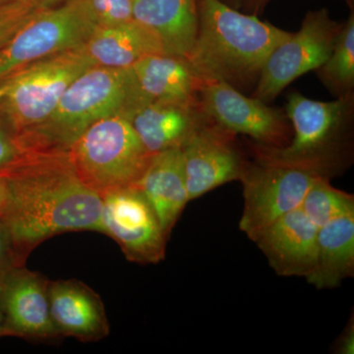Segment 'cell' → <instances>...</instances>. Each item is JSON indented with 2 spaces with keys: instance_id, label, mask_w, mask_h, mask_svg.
Masks as SVG:
<instances>
[{
  "instance_id": "1",
  "label": "cell",
  "mask_w": 354,
  "mask_h": 354,
  "mask_svg": "<svg viewBox=\"0 0 354 354\" xmlns=\"http://www.w3.org/2000/svg\"><path fill=\"white\" fill-rule=\"evenodd\" d=\"M6 183L2 221L13 256L25 264L39 244L67 232L104 234L102 197L83 183L67 152L28 153L0 169Z\"/></svg>"
},
{
  "instance_id": "2",
  "label": "cell",
  "mask_w": 354,
  "mask_h": 354,
  "mask_svg": "<svg viewBox=\"0 0 354 354\" xmlns=\"http://www.w3.org/2000/svg\"><path fill=\"white\" fill-rule=\"evenodd\" d=\"M198 18L186 60L200 81L223 80L234 87L258 81L272 51L291 35L223 0H201Z\"/></svg>"
},
{
  "instance_id": "3",
  "label": "cell",
  "mask_w": 354,
  "mask_h": 354,
  "mask_svg": "<svg viewBox=\"0 0 354 354\" xmlns=\"http://www.w3.org/2000/svg\"><path fill=\"white\" fill-rule=\"evenodd\" d=\"M149 104L130 68L93 66L65 91L50 118L17 137L21 152H67L88 127L113 115L129 120Z\"/></svg>"
},
{
  "instance_id": "4",
  "label": "cell",
  "mask_w": 354,
  "mask_h": 354,
  "mask_svg": "<svg viewBox=\"0 0 354 354\" xmlns=\"http://www.w3.org/2000/svg\"><path fill=\"white\" fill-rule=\"evenodd\" d=\"M67 153L76 174L100 196L136 186L152 158L129 120L120 114L88 127Z\"/></svg>"
},
{
  "instance_id": "5",
  "label": "cell",
  "mask_w": 354,
  "mask_h": 354,
  "mask_svg": "<svg viewBox=\"0 0 354 354\" xmlns=\"http://www.w3.org/2000/svg\"><path fill=\"white\" fill-rule=\"evenodd\" d=\"M327 162H293L268 157L258 151L256 164L244 167V209L239 228L252 241L261 230L301 207L317 179L328 176Z\"/></svg>"
},
{
  "instance_id": "6",
  "label": "cell",
  "mask_w": 354,
  "mask_h": 354,
  "mask_svg": "<svg viewBox=\"0 0 354 354\" xmlns=\"http://www.w3.org/2000/svg\"><path fill=\"white\" fill-rule=\"evenodd\" d=\"M95 66L84 46L30 65L11 77L0 100L2 116L16 137L32 131L50 118L65 91Z\"/></svg>"
},
{
  "instance_id": "7",
  "label": "cell",
  "mask_w": 354,
  "mask_h": 354,
  "mask_svg": "<svg viewBox=\"0 0 354 354\" xmlns=\"http://www.w3.org/2000/svg\"><path fill=\"white\" fill-rule=\"evenodd\" d=\"M95 27L82 0H62L39 11L0 48V85L39 60L81 48Z\"/></svg>"
},
{
  "instance_id": "8",
  "label": "cell",
  "mask_w": 354,
  "mask_h": 354,
  "mask_svg": "<svg viewBox=\"0 0 354 354\" xmlns=\"http://www.w3.org/2000/svg\"><path fill=\"white\" fill-rule=\"evenodd\" d=\"M342 27L326 9L310 11L299 31L291 32L268 57L254 97L272 101L298 77L320 68L332 53Z\"/></svg>"
},
{
  "instance_id": "9",
  "label": "cell",
  "mask_w": 354,
  "mask_h": 354,
  "mask_svg": "<svg viewBox=\"0 0 354 354\" xmlns=\"http://www.w3.org/2000/svg\"><path fill=\"white\" fill-rule=\"evenodd\" d=\"M101 197L104 234L116 241L127 259L141 265L162 262L169 239L142 191L129 186Z\"/></svg>"
},
{
  "instance_id": "10",
  "label": "cell",
  "mask_w": 354,
  "mask_h": 354,
  "mask_svg": "<svg viewBox=\"0 0 354 354\" xmlns=\"http://www.w3.org/2000/svg\"><path fill=\"white\" fill-rule=\"evenodd\" d=\"M198 95L203 111L228 131L248 135L270 148L288 144L290 131L285 115L265 102L246 97L223 80L200 81Z\"/></svg>"
},
{
  "instance_id": "11",
  "label": "cell",
  "mask_w": 354,
  "mask_h": 354,
  "mask_svg": "<svg viewBox=\"0 0 354 354\" xmlns=\"http://www.w3.org/2000/svg\"><path fill=\"white\" fill-rule=\"evenodd\" d=\"M349 101L351 95L321 102L293 93L286 104V114L295 131L292 139L281 148L260 145L258 151L285 162H327L330 147L348 113Z\"/></svg>"
},
{
  "instance_id": "12",
  "label": "cell",
  "mask_w": 354,
  "mask_h": 354,
  "mask_svg": "<svg viewBox=\"0 0 354 354\" xmlns=\"http://www.w3.org/2000/svg\"><path fill=\"white\" fill-rule=\"evenodd\" d=\"M234 135L209 118L181 147L189 202L241 179L246 162L235 148Z\"/></svg>"
},
{
  "instance_id": "13",
  "label": "cell",
  "mask_w": 354,
  "mask_h": 354,
  "mask_svg": "<svg viewBox=\"0 0 354 354\" xmlns=\"http://www.w3.org/2000/svg\"><path fill=\"white\" fill-rule=\"evenodd\" d=\"M48 283L50 279L25 264L9 269L2 290L3 337L34 342L62 337L50 316Z\"/></svg>"
},
{
  "instance_id": "14",
  "label": "cell",
  "mask_w": 354,
  "mask_h": 354,
  "mask_svg": "<svg viewBox=\"0 0 354 354\" xmlns=\"http://www.w3.org/2000/svg\"><path fill=\"white\" fill-rule=\"evenodd\" d=\"M318 230L299 207L261 230L252 241L279 276L306 278L315 266Z\"/></svg>"
},
{
  "instance_id": "15",
  "label": "cell",
  "mask_w": 354,
  "mask_h": 354,
  "mask_svg": "<svg viewBox=\"0 0 354 354\" xmlns=\"http://www.w3.org/2000/svg\"><path fill=\"white\" fill-rule=\"evenodd\" d=\"M50 316L62 337L95 342L109 335L104 302L90 286L78 279L48 283Z\"/></svg>"
},
{
  "instance_id": "16",
  "label": "cell",
  "mask_w": 354,
  "mask_h": 354,
  "mask_svg": "<svg viewBox=\"0 0 354 354\" xmlns=\"http://www.w3.org/2000/svg\"><path fill=\"white\" fill-rule=\"evenodd\" d=\"M209 120L199 102L187 104L149 102L129 118L140 141L152 156L181 148Z\"/></svg>"
},
{
  "instance_id": "17",
  "label": "cell",
  "mask_w": 354,
  "mask_h": 354,
  "mask_svg": "<svg viewBox=\"0 0 354 354\" xmlns=\"http://www.w3.org/2000/svg\"><path fill=\"white\" fill-rule=\"evenodd\" d=\"M135 187L150 202L167 239L189 202L181 148L153 155Z\"/></svg>"
},
{
  "instance_id": "18",
  "label": "cell",
  "mask_w": 354,
  "mask_h": 354,
  "mask_svg": "<svg viewBox=\"0 0 354 354\" xmlns=\"http://www.w3.org/2000/svg\"><path fill=\"white\" fill-rule=\"evenodd\" d=\"M133 19L157 37L167 55L186 58L198 31V0H134Z\"/></svg>"
},
{
  "instance_id": "19",
  "label": "cell",
  "mask_w": 354,
  "mask_h": 354,
  "mask_svg": "<svg viewBox=\"0 0 354 354\" xmlns=\"http://www.w3.org/2000/svg\"><path fill=\"white\" fill-rule=\"evenodd\" d=\"M84 50L95 66L109 68H130L148 55L165 53L157 37L134 19L97 26Z\"/></svg>"
},
{
  "instance_id": "20",
  "label": "cell",
  "mask_w": 354,
  "mask_h": 354,
  "mask_svg": "<svg viewBox=\"0 0 354 354\" xmlns=\"http://www.w3.org/2000/svg\"><path fill=\"white\" fill-rule=\"evenodd\" d=\"M131 69L148 102H198L200 80L186 58L157 53L142 58Z\"/></svg>"
},
{
  "instance_id": "21",
  "label": "cell",
  "mask_w": 354,
  "mask_h": 354,
  "mask_svg": "<svg viewBox=\"0 0 354 354\" xmlns=\"http://www.w3.org/2000/svg\"><path fill=\"white\" fill-rule=\"evenodd\" d=\"M354 274V213L319 227L313 270L306 277L318 290L335 288Z\"/></svg>"
},
{
  "instance_id": "22",
  "label": "cell",
  "mask_w": 354,
  "mask_h": 354,
  "mask_svg": "<svg viewBox=\"0 0 354 354\" xmlns=\"http://www.w3.org/2000/svg\"><path fill=\"white\" fill-rule=\"evenodd\" d=\"M324 83L339 97L351 95L354 84V16H349L325 64L319 68Z\"/></svg>"
},
{
  "instance_id": "23",
  "label": "cell",
  "mask_w": 354,
  "mask_h": 354,
  "mask_svg": "<svg viewBox=\"0 0 354 354\" xmlns=\"http://www.w3.org/2000/svg\"><path fill=\"white\" fill-rule=\"evenodd\" d=\"M301 208L320 227L339 216L354 213V196L330 185L329 176H321L310 187Z\"/></svg>"
},
{
  "instance_id": "24",
  "label": "cell",
  "mask_w": 354,
  "mask_h": 354,
  "mask_svg": "<svg viewBox=\"0 0 354 354\" xmlns=\"http://www.w3.org/2000/svg\"><path fill=\"white\" fill-rule=\"evenodd\" d=\"M62 0H13L0 3V48L35 14Z\"/></svg>"
},
{
  "instance_id": "25",
  "label": "cell",
  "mask_w": 354,
  "mask_h": 354,
  "mask_svg": "<svg viewBox=\"0 0 354 354\" xmlns=\"http://www.w3.org/2000/svg\"><path fill=\"white\" fill-rule=\"evenodd\" d=\"M97 26L120 24L133 20L134 0H82Z\"/></svg>"
},
{
  "instance_id": "26",
  "label": "cell",
  "mask_w": 354,
  "mask_h": 354,
  "mask_svg": "<svg viewBox=\"0 0 354 354\" xmlns=\"http://www.w3.org/2000/svg\"><path fill=\"white\" fill-rule=\"evenodd\" d=\"M20 156L17 137L0 115V169L12 164Z\"/></svg>"
},
{
  "instance_id": "27",
  "label": "cell",
  "mask_w": 354,
  "mask_h": 354,
  "mask_svg": "<svg viewBox=\"0 0 354 354\" xmlns=\"http://www.w3.org/2000/svg\"><path fill=\"white\" fill-rule=\"evenodd\" d=\"M335 353L339 354H353L354 353V324L353 318L349 321L348 325L339 339L335 344Z\"/></svg>"
},
{
  "instance_id": "28",
  "label": "cell",
  "mask_w": 354,
  "mask_h": 354,
  "mask_svg": "<svg viewBox=\"0 0 354 354\" xmlns=\"http://www.w3.org/2000/svg\"><path fill=\"white\" fill-rule=\"evenodd\" d=\"M18 264L13 255L8 256L0 263V337H3V309H2V290L7 272L13 265Z\"/></svg>"
},
{
  "instance_id": "29",
  "label": "cell",
  "mask_w": 354,
  "mask_h": 354,
  "mask_svg": "<svg viewBox=\"0 0 354 354\" xmlns=\"http://www.w3.org/2000/svg\"><path fill=\"white\" fill-rule=\"evenodd\" d=\"M13 255L12 239L4 221L0 218V263Z\"/></svg>"
},
{
  "instance_id": "30",
  "label": "cell",
  "mask_w": 354,
  "mask_h": 354,
  "mask_svg": "<svg viewBox=\"0 0 354 354\" xmlns=\"http://www.w3.org/2000/svg\"><path fill=\"white\" fill-rule=\"evenodd\" d=\"M4 198H6V183H4L3 177L0 176V216L3 212Z\"/></svg>"
},
{
  "instance_id": "31",
  "label": "cell",
  "mask_w": 354,
  "mask_h": 354,
  "mask_svg": "<svg viewBox=\"0 0 354 354\" xmlns=\"http://www.w3.org/2000/svg\"><path fill=\"white\" fill-rule=\"evenodd\" d=\"M9 86H10L9 82H6L0 85V100L6 95L7 91H8Z\"/></svg>"
},
{
  "instance_id": "32",
  "label": "cell",
  "mask_w": 354,
  "mask_h": 354,
  "mask_svg": "<svg viewBox=\"0 0 354 354\" xmlns=\"http://www.w3.org/2000/svg\"><path fill=\"white\" fill-rule=\"evenodd\" d=\"M268 1L269 0H252V3L255 9H259L261 7L265 6Z\"/></svg>"
},
{
  "instance_id": "33",
  "label": "cell",
  "mask_w": 354,
  "mask_h": 354,
  "mask_svg": "<svg viewBox=\"0 0 354 354\" xmlns=\"http://www.w3.org/2000/svg\"><path fill=\"white\" fill-rule=\"evenodd\" d=\"M8 1H13V0H0V3H2V2H8Z\"/></svg>"
}]
</instances>
